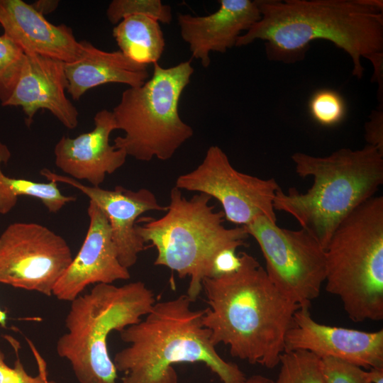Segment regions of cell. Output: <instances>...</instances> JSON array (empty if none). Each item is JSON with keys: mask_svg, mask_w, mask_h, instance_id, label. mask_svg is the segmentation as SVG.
I'll return each instance as SVG.
<instances>
[{"mask_svg": "<svg viewBox=\"0 0 383 383\" xmlns=\"http://www.w3.org/2000/svg\"><path fill=\"white\" fill-rule=\"evenodd\" d=\"M30 347L34 354L38 366V374H29L21 362L17 359L13 367L9 366L5 362V356L0 349V383H56L48 379L47 365L33 343L29 341Z\"/></svg>", "mask_w": 383, "mask_h": 383, "instance_id": "484cf974", "label": "cell"}, {"mask_svg": "<svg viewBox=\"0 0 383 383\" xmlns=\"http://www.w3.org/2000/svg\"><path fill=\"white\" fill-rule=\"evenodd\" d=\"M24 52L5 35H0V101L11 97L21 73Z\"/></svg>", "mask_w": 383, "mask_h": 383, "instance_id": "cb8c5ba5", "label": "cell"}, {"mask_svg": "<svg viewBox=\"0 0 383 383\" xmlns=\"http://www.w3.org/2000/svg\"><path fill=\"white\" fill-rule=\"evenodd\" d=\"M326 290L356 323L383 318V197L374 196L338 226L325 249Z\"/></svg>", "mask_w": 383, "mask_h": 383, "instance_id": "52a82bcc", "label": "cell"}, {"mask_svg": "<svg viewBox=\"0 0 383 383\" xmlns=\"http://www.w3.org/2000/svg\"><path fill=\"white\" fill-rule=\"evenodd\" d=\"M79 56L64 63L67 92L79 100L88 90L108 83L142 86L149 77L148 65L138 63L120 51L100 50L91 43L80 41Z\"/></svg>", "mask_w": 383, "mask_h": 383, "instance_id": "d6986e66", "label": "cell"}, {"mask_svg": "<svg viewBox=\"0 0 383 383\" xmlns=\"http://www.w3.org/2000/svg\"><path fill=\"white\" fill-rule=\"evenodd\" d=\"M155 303L153 292L140 281L120 287L95 284L89 293L71 301L65 318L67 332L57 342L58 355L70 362L80 383H117L108 336L138 323Z\"/></svg>", "mask_w": 383, "mask_h": 383, "instance_id": "8992f818", "label": "cell"}, {"mask_svg": "<svg viewBox=\"0 0 383 383\" xmlns=\"http://www.w3.org/2000/svg\"><path fill=\"white\" fill-rule=\"evenodd\" d=\"M134 15L147 16L164 23H170L172 19L170 6L160 0H113L106 9L107 18L112 24Z\"/></svg>", "mask_w": 383, "mask_h": 383, "instance_id": "603a6c76", "label": "cell"}, {"mask_svg": "<svg viewBox=\"0 0 383 383\" xmlns=\"http://www.w3.org/2000/svg\"><path fill=\"white\" fill-rule=\"evenodd\" d=\"M4 35L26 55H38L64 62L74 60L81 43L66 25H55L22 0H0Z\"/></svg>", "mask_w": 383, "mask_h": 383, "instance_id": "ac0fdd59", "label": "cell"}, {"mask_svg": "<svg viewBox=\"0 0 383 383\" xmlns=\"http://www.w3.org/2000/svg\"><path fill=\"white\" fill-rule=\"evenodd\" d=\"M383 52L374 54L367 59H369L374 67V75L373 79L379 84V91L381 89L382 92V58Z\"/></svg>", "mask_w": 383, "mask_h": 383, "instance_id": "f546056e", "label": "cell"}, {"mask_svg": "<svg viewBox=\"0 0 383 383\" xmlns=\"http://www.w3.org/2000/svg\"><path fill=\"white\" fill-rule=\"evenodd\" d=\"M64 62L38 55H24L18 80L3 106H21L29 127L40 109L49 111L64 126L74 129L77 108L67 97L68 82Z\"/></svg>", "mask_w": 383, "mask_h": 383, "instance_id": "9a60e30c", "label": "cell"}, {"mask_svg": "<svg viewBox=\"0 0 383 383\" xmlns=\"http://www.w3.org/2000/svg\"><path fill=\"white\" fill-rule=\"evenodd\" d=\"M72 259L67 241L46 226L13 223L0 235V284L51 296Z\"/></svg>", "mask_w": 383, "mask_h": 383, "instance_id": "8fae6325", "label": "cell"}, {"mask_svg": "<svg viewBox=\"0 0 383 383\" xmlns=\"http://www.w3.org/2000/svg\"><path fill=\"white\" fill-rule=\"evenodd\" d=\"M216 11L204 16L178 13L182 38L194 58L204 67L210 65V52L224 53L235 46L243 30H248L261 14L258 0H220Z\"/></svg>", "mask_w": 383, "mask_h": 383, "instance_id": "e0dca14e", "label": "cell"}, {"mask_svg": "<svg viewBox=\"0 0 383 383\" xmlns=\"http://www.w3.org/2000/svg\"><path fill=\"white\" fill-rule=\"evenodd\" d=\"M193 72L191 60L167 68L155 62L152 77L142 86L123 91L112 113L124 135L114 138L113 146L140 161L170 159L194 135L178 109Z\"/></svg>", "mask_w": 383, "mask_h": 383, "instance_id": "ba28073f", "label": "cell"}, {"mask_svg": "<svg viewBox=\"0 0 383 383\" xmlns=\"http://www.w3.org/2000/svg\"><path fill=\"white\" fill-rule=\"evenodd\" d=\"M94 128L75 138L62 136L54 148L55 163L68 177L86 180L100 187L106 174H111L126 162L127 154L109 143L116 126L112 111H99L94 117Z\"/></svg>", "mask_w": 383, "mask_h": 383, "instance_id": "2e32d148", "label": "cell"}, {"mask_svg": "<svg viewBox=\"0 0 383 383\" xmlns=\"http://www.w3.org/2000/svg\"><path fill=\"white\" fill-rule=\"evenodd\" d=\"M274 383H324L320 358L305 350L285 351Z\"/></svg>", "mask_w": 383, "mask_h": 383, "instance_id": "7402d4cb", "label": "cell"}, {"mask_svg": "<svg viewBox=\"0 0 383 383\" xmlns=\"http://www.w3.org/2000/svg\"><path fill=\"white\" fill-rule=\"evenodd\" d=\"M174 187L216 199L222 206L225 219L238 226H245L259 216L277 222L273 202L280 187L276 180L236 170L217 145L208 148L194 170L179 175Z\"/></svg>", "mask_w": 383, "mask_h": 383, "instance_id": "30bf717a", "label": "cell"}, {"mask_svg": "<svg viewBox=\"0 0 383 383\" xmlns=\"http://www.w3.org/2000/svg\"><path fill=\"white\" fill-rule=\"evenodd\" d=\"M235 251V249H226L216 255L213 262V277L231 274L239 268L240 258Z\"/></svg>", "mask_w": 383, "mask_h": 383, "instance_id": "f1b7e54d", "label": "cell"}, {"mask_svg": "<svg viewBox=\"0 0 383 383\" xmlns=\"http://www.w3.org/2000/svg\"><path fill=\"white\" fill-rule=\"evenodd\" d=\"M87 213L89 224L84 240L52 291L59 300L72 301L90 284H112L131 277L118 258L104 212L89 201Z\"/></svg>", "mask_w": 383, "mask_h": 383, "instance_id": "5bb4252c", "label": "cell"}, {"mask_svg": "<svg viewBox=\"0 0 383 383\" xmlns=\"http://www.w3.org/2000/svg\"><path fill=\"white\" fill-rule=\"evenodd\" d=\"M305 350L319 358L335 357L362 368L383 367V329L368 332L316 321L301 306L285 336L284 352Z\"/></svg>", "mask_w": 383, "mask_h": 383, "instance_id": "7c38bea8", "label": "cell"}, {"mask_svg": "<svg viewBox=\"0 0 383 383\" xmlns=\"http://www.w3.org/2000/svg\"><path fill=\"white\" fill-rule=\"evenodd\" d=\"M260 19L235 46L265 42L270 60H301L315 40H326L350 57L353 75L363 76L360 60L383 51V3L379 0H258Z\"/></svg>", "mask_w": 383, "mask_h": 383, "instance_id": "6da1fadb", "label": "cell"}, {"mask_svg": "<svg viewBox=\"0 0 383 383\" xmlns=\"http://www.w3.org/2000/svg\"><path fill=\"white\" fill-rule=\"evenodd\" d=\"M243 383H274V381L261 374H253L246 378Z\"/></svg>", "mask_w": 383, "mask_h": 383, "instance_id": "d6a6232c", "label": "cell"}, {"mask_svg": "<svg viewBox=\"0 0 383 383\" xmlns=\"http://www.w3.org/2000/svg\"><path fill=\"white\" fill-rule=\"evenodd\" d=\"M40 173L48 181L66 184L79 189L101 209L109 221L118 258L127 269L136 263L138 254L145 248V243L135 231L139 216L150 211L167 210V207L160 205L155 195L145 188L133 191L116 186L109 190L84 185L47 168L41 170Z\"/></svg>", "mask_w": 383, "mask_h": 383, "instance_id": "4fadbf2b", "label": "cell"}, {"mask_svg": "<svg viewBox=\"0 0 383 383\" xmlns=\"http://www.w3.org/2000/svg\"><path fill=\"white\" fill-rule=\"evenodd\" d=\"M7 315L5 311L0 309V326L5 327L6 324Z\"/></svg>", "mask_w": 383, "mask_h": 383, "instance_id": "836d02e7", "label": "cell"}, {"mask_svg": "<svg viewBox=\"0 0 383 383\" xmlns=\"http://www.w3.org/2000/svg\"><path fill=\"white\" fill-rule=\"evenodd\" d=\"M211 200L203 193L187 199L174 187L167 213L159 218H139L135 225L138 236L156 249L155 265L176 272L179 278L189 277L187 295L192 301L203 280L213 277L216 255L246 245L249 237L243 226L225 227L223 211H215Z\"/></svg>", "mask_w": 383, "mask_h": 383, "instance_id": "5b68a950", "label": "cell"}, {"mask_svg": "<svg viewBox=\"0 0 383 383\" xmlns=\"http://www.w3.org/2000/svg\"><path fill=\"white\" fill-rule=\"evenodd\" d=\"M120 52L138 63L158 62L165 47V40L159 22L142 15L123 18L113 28Z\"/></svg>", "mask_w": 383, "mask_h": 383, "instance_id": "ffe728a7", "label": "cell"}, {"mask_svg": "<svg viewBox=\"0 0 383 383\" xmlns=\"http://www.w3.org/2000/svg\"><path fill=\"white\" fill-rule=\"evenodd\" d=\"M324 383H370L366 370L353 363L335 358H320Z\"/></svg>", "mask_w": 383, "mask_h": 383, "instance_id": "4316f807", "label": "cell"}, {"mask_svg": "<svg viewBox=\"0 0 383 383\" xmlns=\"http://www.w3.org/2000/svg\"><path fill=\"white\" fill-rule=\"evenodd\" d=\"M292 160L296 174L312 177L313 184L304 193L279 189L274 209L292 216L326 249L340 222L383 184V154L367 144L323 157L295 152Z\"/></svg>", "mask_w": 383, "mask_h": 383, "instance_id": "277c9868", "label": "cell"}, {"mask_svg": "<svg viewBox=\"0 0 383 383\" xmlns=\"http://www.w3.org/2000/svg\"><path fill=\"white\" fill-rule=\"evenodd\" d=\"M33 8L43 16L54 11L59 5L57 0H39L30 4Z\"/></svg>", "mask_w": 383, "mask_h": 383, "instance_id": "4dcf8cb0", "label": "cell"}, {"mask_svg": "<svg viewBox=\"0 0 383 383\" xmlns=\"http://www.w3.org/2000/svg\"><path fill=\"white\" fill-rule=\"evenodd\" d=\"M309 112L317 123L323 126H334L345 117L346 104L342 96L331 89H321L311 96Z\"/></svg>", "mask_w": 383, "mask_h": 383, "instance_id": "d4e9b609", "label": "cell"}, {"mask_svg": "<svg viewBox=\"0 0 383 383\" xmlns=\"http://www.w3.org/2000/svg\"><path fill=\"white\" fill-rule=\"evenodd\" d=\"M365 139L368 145L374 146L383 154V111H372L370 121L366 123Z\"/></svg>", "mask_w": 383, "mask_h": 383, "instance_id": "83f0119b", "label": "cell"}, {"mask_svg": "<svg viewBox=\"0 0 383 383\" xmlns=\"http://www.w3.org/2000/svg\"><path fill=\"white\" fill-rule=\"evenodd\" d=\"M366 374L370 383H383V367L366 370Z\"/></svg>", "mask_w": 383, "mask_h": 383, "instance_id": "1f68e13d", "label": "cell"}, {"mask_svg": "<svg viewBox=\"0 0 383 383\" xmlns=\"http://www.w3.org/2000/svg\"><path fill=\"white\" fill-rule=\"evenodd\" d=\"M243 227L259 245L276 288L294 304L309 307L325 282L324 248L306 230L281 228L265 216Z\"/></svg>", "mask_w": 383, "mask_h": 383, "instance_id": "9c48e42d", "label": "cell"}, {"mask_svg": "<svg viewBox=\"0 0 383 383\" xmlns=\"http://www.w3.org/2000/svg\"><path fill=\"white\" fill-rule=\"evenodd\" d=\"M187 294L155 303L138 323L120 332L128 346L113 362L121 383H178L173 365L204 363L223 383H243L239 367L223 360L202 323L205 309H193Z\"/></svg>", "mask_w": 383, "mask_h": 383, "instance_id": "3957f363", "label": "cell"}, {"mask_svg": "<svg viewBox=\"0 0 383 383\" xmlns=\"http://www.w3.org/2000/svg\"><path fill=\"white\" fill-rule=\"evenodd\" d=\"M239 255L236 271L203 280L209 307L202 323L214 346L223 343L234 357L273 369L301 306L276 288L256 258L245 252Z\"/></svg>", "mask_w": 383, "mask_h": 383, "instance_id": "7a4b0ae2", "label": "cell"}, {"mask_svg": "<svg viewBox=\"0 0 383 383\" xmlns=\"http://www.w3.org/2000/svg\"><path fill=\"white\" fill-rule=\"evenodd\" d=\"M11 157L8 146L0 141V214L9 213L20 196L39 199L50 213H57L66 204L77 200L74 196L63 194L55 182H38L6 175L1 165L6 164Z\"/></svg>", "mask_w": 383, "mask_h": 383, "instance_id": "44dd1931", "label": "cell"}]
</instances>
